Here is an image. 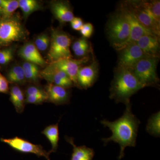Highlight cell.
Segmentation results:
<instances>
[{"mask_svg": "<svg viewBox=\"0 0 160 160\" xmlns=\"http://www.w3.org/2000/svg\"><path fill=\"white\" fill-rule=\"evenodd\" d=\"M101 123L104 127L109 128L112 132L110 137L102 138L104 145H106L110 142L118 143L120 147L118 159L121 160L124 157V151L126 147H135L136 145L140 121L132 113L131 104L126 105V110L119 118L114 122L103 120L101 121Z\"/></svg>", "mask_w": 160, "mask_h": 160, "instance_id": "6da1fadb", "label": "cell"}, {"mask_svg": "<svg viewBox=\"0 0 160 160\" xmlns=\"http://www.w3.org/2000/svg\"><path fill=\"white\" fill-rule=\"evenodd\" d=\"M144 87L132 71L118 68L112 82L110 98L126 106L130 104L132 96Z\"/></svg>", "mask_w": 160, "mask_h": 160, "instance_id": "7a4b0ae2", "label": "cell"}, {"mask_svg": "<svg viewBox=\"0 0 160 160\" xmlns=\"http://www.w3.org/2000/svg\"><path fill=\"white\" fill-rule=\"evenodd\" d=\"M28 33L17 15L0 18V47L25 40Z\"/></svg>", "mask_w": 160, "mask_h": 160, "instance_id": "3957f363", "label": "cell"}, {"mask_svg": "<svg viewBox=\"0 0 160 160\" xmlns=\"http://www.w3.org/2000/svg\"><path fill=\"white\" fill-rule=\"evenodd\" d=\"M158 57L146 56L135 66L132 72L144 87L156 86L159 82L157 73Z\"/></svg>", "mask_w": 160, "mask_h": 160, "instance_id": "277c9868", "label": "cell"}, {"mask_svg": "<svg viewBox=\"0 0 160 160\" xmlns=\"http://www.w3.org/2000/svg\"><path fill=\"white\" fill-rule=\"evenodd\" d=\"M107 33L109 40L117 49L129 38L130 27L127 20L120 11L109 20Z\"/></svg>", "mask_w": 160, "mask_h": 160, "instance_id": "5b68a950", "label": "cell"}, {"mask_svg": "<svg viewBox=\"0 0 160 160\" xmlns=\"http://www.w3.org/2000/svg\"><path fill=\"white\" fill-rule=\"evenodd\" d=\"M71 40L65 32L58 30L52 32L51 43L48 57L51 62L62 59L72 58L70 50Z\"/></svg>", "mask_w": 160, "mask_h": 160, "instance_id": "8992f818", "label": "cell"}, {"mask_svg": "<svg viewBox=\"0 0 160 160\" xmlns=\"http://www.w3.org/2000/svg\"><path fill=\"white\" fill-rule=\"evenodd\" d=\"M119 11L122 13L129 24L130 27V34L128 40L118 49V50H122L126 46L132 43L136 42L138 40L143 36L146 35L156 36L151 31L146 29L140 23L132 12L126 4L121 7Z\"/></svg>", "mask_w": 160, "mask_h": 160, "instance_id": "52a82bcc", "label": "cell"}, {"mask_svg": "<svg viewBox=\"0 0 160 160\" xmlns=\"http://www.w3.org/2000/svg\"><path fill=\"white\" fill-rule=\"evenodd\" d=\"M126 5L146 29L159 37L160 23L155 19L143 7L142 1H129L126 2Z\"/></svg>", "mask_w": 160, "mask_h": 160, "instance_id": "ba28073f", "label": "cell"}, {"mask_svg": "<svg viewBox=\"0 0 160 160\" xmlns=\"http://www.w3.org/2000/svg\"><path fill=\"white\" fill-rule=\"evenodd\" d=\"M1 142L9 145L12 149L22 153H32L37 156L43 157L47 160H50V152H47L40 145H36L18 137L11 138H2Z\"/></svg>", "mask_w": 160, "mask_h": 160, "instance_id": "9c48e42d", "label": "cell"}, {"mask_svg": "<svg viewBox=\"0 0 160 160\" xmlns=\"http://www.w3.org/2000/svg\"><path fill=\"white\" fill-rule=\"evenodd\" d=\"M121 50L118 59V68L132 71L141 59L148 56L142 51L136 43L130 44Z\"/></svg>", "mask_w": 160, "mask_h": 160, "instance_id": "30bf717a", "label": "cell"}, {"mask_svg": "<svg viewBox=\"0 0 160 160\" xmlns=\"http://www.w3.org/2000/svg\"><path fill=\"white\" fill-rule=\"evenodd\" d=\"M87 58L82 59L75 60L72 58L62 59L51 62L48 67L59 69L64 72L70 78L75 86H78L77 76L81 66L88 61Z\"/></svg>", "mask_w": 160, "mask_h": 160, "instance_id": "8fae6325", "label": "cell"}, {"mask_svg": "<svg viewBox=\"0 0 160 160\" xmlns=\"http://www.w3.org/2000/svg\"><path fill=\"white\" fill-rule=\"evenodd\" d=\"M41 76L49 84L69 89L74 86L72 81L65 72L59 69L47 66L40 73Z\"/></svg>", "mask_w": 160, "mask_h": 160, "instance_id": "7c38bea8", "label": "cell"}, {"mask_svg": "<svg viewBox=\"0 0 160 160\" xmlns=\"http://www.w3.org/2000/svg\"><path fill=\"white\" fill-rule=\"evenodd\" d=\"M98 72V64L95 62L89 66L81 67L78 73V87L85 89L91 87L97 79Z\"/></svg>", "mask_w": 160, "mask_h": 160, "instance_id": "4fadbf2b", "label": "cell"}, {"mask_svg": "<svg viewBox=\"0 0 160 160\" xmlns=\"http://www.w3.org/2000/svg\"><path fill=\"white\" fill-rule=\"evenodd\" d=\"M47 101L57 106L68 104L70 99V93L67 89L62 86L48 83L46 90Z\"/></svg>", "mask_w": 160, "mask_h": 160, "instance_id": "5bb4252c", "label": "cell"}, {"mask_svg": "<svg viewBox=\"0 0 160 160\" xmlns=\"http://www.w3.org/2000/svg\"><path fill=\"white\" fill-rule=\"evenodd\" d=\"M140 49L146 55L158 57L160 51L159 37L157 36L146 35L136 42Z\"/></svg>", "mask_w": 160, "mask_h": 160, "instance_id": "9a60e30c", "label": "cell"}, {"mask_svg": "<svg viewBox=\"0 0 160 160\" xmlns=\"http://www.w3.org/2000/svg\"><path fill=\"white\" fill-rule=\"evenodd\" d=\"M18 55L26 62L36 64L37 66H43L46 62L40 54L39 51L32 43H26L20 49Z\"/></svg>", "mask_w": 160, "mask_h": 160, "instance_id": "2e32d148", "label": "cell"}, {"mask_svg": "<svg viewBox=\"0 0 160 160\" xmlns=\"http://www.w3.org/2000/svg\"><path fill=\"white\" fill-rule=\"evenodd\" d=\"M51 11L55 18L61 23L70 22L74 18L69 3L63 1H54L51 3Z\"/></svg>", "mask_w": 160, "mask_h": 160, "instance_id": "e0dca14e", "label": "cell"}, {"mask_svg": "<svg viewBox=\"0 0 160 160\" xmlns=\"http://www.w3.org/2000/svg\"><path fill=\"white\" fill-rule=\"evenodd\" d=\"M66 142L72 146L71 160H92L95 152L93 149L85 146H77L74 144L73 138L68 136L65 137Z\"/></svg>", "mask_w": 160, "mask_h": 160, "instance_id": "ac0fdd59", "label": "cell"}, {"mask_svg": "<svg viewBox=\"0 0 160 160\" xmlns=\"http://www.w3.org/2000/svg\"><path fill=\"white\" fill-rule=\"evenodd\" d=\"M10 100L17 112L22 113L25 109L26 98L22 90L18 85H13L10 87Z\"/></svg>", "mask_w": 160, "mask_h": 160, "instance_id": "d6986e66", "label": "cell"}, {"mask_svg": "<svg viewBox=\"0 0 160 160\" xmlns=\"http://www.w3.org/2000/svg\"><path fill=\"white\" fill-rule=\"evenodd\" d=\"M58 122L46 126L42 131V133L47 138L51 145L52 149L50 153L56 152L58 147L59 141V132Z\"/></svg>", "mask_w": 160, "mask_h": 160, "instance_id": "ffe728a7", "label": "cell"}, {"mask_svg": "<svg viewBox=\"0 0 160 160\" xmlns=\"http://www.w3.org/2000/svg\"><path fill=\"white\" fill-rule=\"evenodd\" d=\"M6 79L9 83L16 85H23L26 81L22 67L20 66L12 67L7 73Z\"/></svg>", "mask_w": 160, "mask_h": 160, "instance_id": "44dd1931", "label": "cell"}, {"mask_svg": "<svg viewBox=\"0 0 160 160\" xmlns=\"http://www.w3.org/2000/svg\"><path fill=\"white\" fill-rule=\"evenodd\" d=\"M22 67L26 81L37 82L38 81L40 73L38 67L33 63L26 62L23 64Z\"/></svg>", "mask_w": 160, "mask_h": 160, "instance_id": "7402d4cb", "label": "cell"}, {"mask_svg": "<svg viewBox=\"0 0 160 160\" xmlns=\"http://www.w3.org/2000/svg\"><path fill=\"white\" fill-rule=\"evenodd\" d=\"M18 2L19 7L26 19L32 12L42 9V6L35 0H19Z\"/></svg>", "mask_w": 160, "mask_h": 160, "instance_id": "603a6c76", "label": "cell"}, {"mask_svg": "<svg viewBox=\"0 0 160 160\" xmlns=\"http://www.w3.org/2000/svg\"><path fill=\"white\" fill-rule=\"evenodd\" d=\"M146 131L149 134L156 137L160 135V112L154 113L149 119L146 128Z\"/></svg>", "mask_w": 160, "mask_h": 160, "instance_id": "cb8c5ba5", "label": "cell"}, {"mask_svg": "<svg viewBox=\"0 0 160 160\" xmlns=\"http://www.w3.org/2000/svg\"><path fill=\"white\" fill-rule=\"evenodd\" d=\"M143 7L155 19L160 23V1H142Z\"/></svg>", "mask_w": 160, "mask_h": 160, "instance_id": "d4e9b609", "label": "cell"}, {"mask_svg": "<svg viewBox=\"0 0 160 160\" xmlns=\"http://www.w3.org/2000/svg\"><path fill=\"white\" fill-rule=\"evenodd\" d=\"M2 12L3 17H8L13 15L15 11L19 7L18 1L16 0H1Z\"/></svg>", "mask_w": 160, "mask_h": 160, "instance_id": "484cf974", "label": "cell"}, {"mask_svg": "<svg viewBox=\"0 0 160 160\" xmlns=\"http://www.w3.org/2000/svg\"><path fill=\"white\" fill-rule=\"evenodd\" d=\"M26 97L43 98L47 99V95L45 90L36 86H29L26 89Z\"/></svg>", "mask_w": 160, "mask_h": 160, "instance_id": "4316f807", "label": "cell"}, {"mask_svg": "<svg viewBox=\"0 0 160 160\" xmlns=\"http://www.w3.org/2000/svg\"><path fill=\"white\" fill-rule=\"evenodd\" d=\"M50 38L47 34L40 35L35 40V46L39 51H46L49 47Z\"/></svg>", "mask_w": 160, "mask_h": 160, "instance_id": "83f0119b", "label": "cell"}, {"mask_svg": "<svg viewBox=\"0 0 160 160\" xmlns=\"http://www.w3.org/2000/svg\"><path fill=\"white\" fill-rule=\"evenodd\" d=\"M13 52L12 48L0 50V64L6 65L10 62L13 58Z\"/></svg>", "mask_w": 160, "mask_h": 160, "instance_id": "f1b7e54d", "label": "cell"}, {"mask_svg": "<svg viewBox=\"0 0 160 160\" xmlns=\"http://www.w3.org/2000/svg\"><path fill=\"white\" fill-rule=\"evenodd\" d=\"M80 31L83 38H90L93 33V26L91 23H86L83 24Z\"/></svg>", "mask_w": 160, "mask_h": 160, "instance_id": "f546056e", "label": "cell"}, {"mask_svg": "<svg viewBox=\"0 0 160 160\" xmlns=\"http://www.w3.org/2000/svg\"><path fill=\"white\" fill-rule=\"evenodd\" d=\"M9 91V82L0 72V92L7 93Z\"/></svg>", "mask_w": 160, "mask_h": 160, "instance_id": "4dcf8cb0", "label": "cell"}, {"mask_svg": "<svg viewBox=\"0 0 160 160\" xmlns=\"http://www.w3.org/2000/svg\"><path fill=\"white\" fill-rule=\"evenodd\" d=\"M71 25L72 29L77 31L81 30L84 23L82 20L79 18L74 17L71 22Z\"/></svg>", "mask_w": 160, "mask_h": 160, "instance_id": "1f68e13d", "label": "cell"}, {"mask_svg": "<svg viewBox=\"0 0 160 160\" xmlns=\"http://www.w3.org/2000/svg\"><path fill=\"white\" fill-rule=\"evenodd\" d=\"M2 12V5H1V0H0V13H1Z\"/></svg>", "mask_w": 160, "mask_h": 160, "instance_id": "d6a6232c", "label": "cell"}]
</instances>
